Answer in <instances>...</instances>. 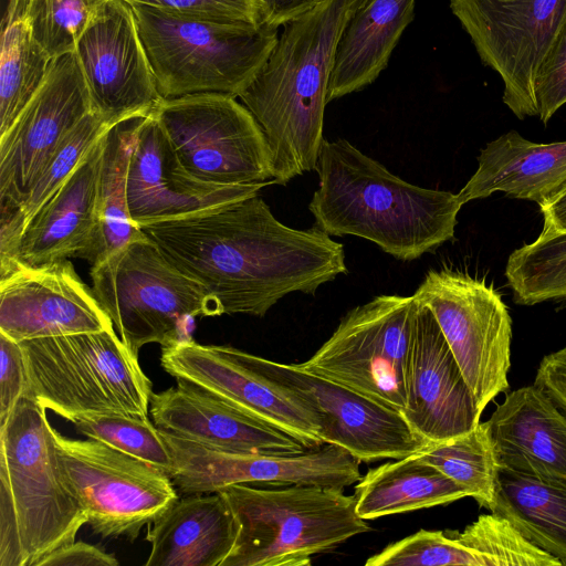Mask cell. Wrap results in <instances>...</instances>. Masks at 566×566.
Listing matches in <instances>:
<instances>
[{"instance_id": "cb8c5ba5", "label": "cell", "mask_w": 566, "mask_h": 566, "mask_svg": "<svg viewBox=\"0 0 566 566\" xmlns=\"http://www.w3.org/2000/svg\"><path fill=\"white\" fill-rule=\"evenodd\" d=\"M105 135L31 219L18 245V265L88 260L96 234L97 179Z\"/></svg>"}, {"instance_id": "7402d4cb", "label": "cell", "mask_w": 566, "mask_h": 566, "mask_svg": "<svg viewBox=\"0 0 566 566\" xmlns=\"http://www.w3.org/2000/svg\"><path fill=\"white\" fill-rule=\"evenodd\" d=\"M149 413L159 429L220 451L295 455L308 450L284 431L184 379L153 392Z\"/></svg>"}, {"instance_id": "d590c367", "label": "cell", "mask_w": 566, "mask_h": 566, "mask_svg": "<svg viewBox=\"0 0 566 566\" xmlns=\"http://www.w3.org/2000/svg\"><path fill=\"white\" fill-rule=\"evenodd\" d=\"M108 0H28L33 36L54 59L73 52L76 43Z\"/></svg>"}, {"instance_id": "5bb4252c", "label": "cell", "mask_w": 566, "mask_h": 566, "mask_svg": "<svg viewBox=\"0 0 566 566\" xmlns=\"http://www.w3.org/2000/svg\"><path fill=\"white\" fill-rule=\"evenodd\" d=\"M161 367L303 443L324 444L321 420L298 394L256 370L247 352L224 345H202L192 338L161 347Z\"/></svg>"}, {"instance_id": "5b68a950", "label": "cell", "mask_w": 566, "mask_h": 566, "mask_svg": "<svg viewBox=\"0 0 566 566\" xmlns=\"http://www.w3.org/2000/svg\"><path fill=\"white\" fill-rule=\"evenodd\" d=\"M218 492L238 526L222 566H310L313 556L370 530L343 489L234 484Z\"/></svg>"}, {"instance_id": "83f0119b", "label": "cell", "mask_w": 566, "mask_h": 566, "mask_svg": "<svg viewBox=\"0 0 566 566\" xmlns=\"http://www.w3.org/2000/svg\"><path fill=\"white\" fill-rule=\"evenodd\" d=\"M366 521L446 505L469 496L458 483L416 453L370 469L354 489Z\"/></svg>"}, {"instance_id": "ffe728a7", "label": "cell", "mask_w": 566, "mask_h": 566, "mask_svg": "<svg viewBox=\"0 0 566 566\" xmlns=\"http://www.w3.org/2000/svg\"><path fill=\"white\" fill-rule=\"evenodd\" d=\"M272 184L214 185L196 179L179 164L154 112L140 116L127 174L128 208L139 228L256 196Z\"/></svg>"}, {"instance_id": "30bf717a", "label": "cell", "mask_w": 566, "mask_h": 566, "mask_svg": "<svg viewBox=\"0 0 566 566\" xmlns=\"http://www.w3.org/2000/svg\"><path fill=\"white\" fill-rule=\"evenodd\" d=\"M418 308L415 295L376 296L347 312L332 336L297 366L403 413Z\"/></svg>"}, {"instance_id": "60d3db41", "label": "cell", "mask_w": 566, "mask_h": 566, "mask_svg": "<svg viewBox=\"0 0 566 566\" xmlns=\"http://www.w3.org/2000/svg\"><path fill=\"white\" fill-rule=\"evenodd\" d=\"M116 557L85 542H73L44 556L38 566H117Z\"/></svg>"}, {"instance_id": "484cf974", "label": "cell", "mask_w": 566, "mask_h": 566, "mask_svg": "<svg viewBox=\"0 0 566 566\" xmlns=\"http://www.w3.org/2000/svg\"><path fill=\"white\" fill-rule=\"evenodd\" d=\"M478 161L458 193L462 205L496 191L541 205L566 186V140L537 144L510 130L486 144Z\"/></svg>"}, {"instance_id": "ab89813d", "label": "cell", "mask_w": 566, "mask_h": 566, "mask_svg": "<svg viewBox=\"0 0 566 566\" xmlns=\"http://www.w3.org/2000/svg\"><path fill=\"white\" fill-rule=\"evenodd\" d=\"M25 366L19 343L0 333V426L25 391Z\"/></svg>"}, {"instance_id": "9a60e30c", "label": "cell", "mask_w": 566, "mask_h": 566, "mask_svg": "<svg viewBox=\"0 0 566 566\" xmlns=\"http://www.w3.org/2000/svg\"><path fill=\"white\" fill-rule=\"evenodd\" d=\"M159 430L171 458L169 478L184 495L218 492L234 484L344 490L361 479L359 462L334 444L295 455L242 454L212 449Z\"/></svg>"}, {"instance_id": "44dd1931", "label": "cell", "mask_w": 566, "mask_h": 566, "mask_svg": "<svg viewBox=\"0 0 566 566\" xmlns=\"http://www.w3.org/2000/svg\"><path fill=\"white\" fill-rule=\"evenodd\" d=\"M403 417L428 443L471 431L479 422L472 391L433 314L419 303L407 364Z\"/></svg>"}, {"instance_id": "ba28073f", "label": "cell", "mask_w": 566, "mask_h": 566, "mask_svg": "<svg viewBox=\"0 0 566 566\" xmlns=\"http://www.w3.org/2000/svg\"><path fill=\"white\" fill-rule=\"evenodd\" d=\"M92 291L125 345L138 356L191 338L193 318L222 315L197 281L177 269L146 234L92 265Z\"/></svg>"}, {"instance_id": "ee69618b", "label": "cell", "mask_w": 566, "mask_h": 566, "mask_svg": "<svg viewBox=\"0 0 566 566\" xmlns=\"http://www.w3.org/2000/svg\"><path fill=\"white\" fill-rule=\"evenodd\" d=\"M544 223L541 233L566 232V186L555 197L539 205Z\"/></svg>"}, {"instance_id": "8992f818", "label": "cell", "mask_w": 566, "mask_h": 566, "mask_svg": "<svg viewBox=\"0 0 566 566\" xmlns=\"http://www.w3.org/2000/svg\"><path fill=\"white\" fill-rule=\"evenodd\" d=\"M25 391L46 410L74 422L91 413L148 418L151 380L114 327L19 343Z\"/></svg>"}, {"instance_id": "2e32d148", "label": "cell", "mask_w": 566, "mask_h": 566, "mask_svg": "<svg viewBox=\"0 0 566 566\" xmlns=\"http://www.w3.org/2000/svg\"><path fill=\"white\" fill-rule=\"evenodd\" d=\"M264 376L298 394L321 420L324 444L346 450L358 462L401 459L429 443L395 409L297 366L247 353Z\"/></svg>"}, {"instance_id": "7a4b0ae2", "label": "cell", "mask_w": 566, "mask_h": 566, "mask_svg": "<svg viewBox=\"0 0 566 566\" xmlns=\"http://www.w3.org/2000/svg\"><path fill=\"white\" fill-rule=\"evenodd\" d=\"M364 1L323 0L284 23L266 61L239 95L265 135L276 185L315 168L338 41Z\"/></svg>"}, {"instance_id": "6da1fadb", "label": "cell", "mask_w": 566, "mask_h": 566, "mask_svg": "<svg viewBox=\"0 0 566 566\" xmlns=\"http://www.w3.org/2000/svg\"><path fill=\"white\" fill-rule=\"evenodd\" d=\"M140 229L221 314L263 317L287 294H314L348 272L340 243L317 226L283 224L259 195Z\"/></svg>"}, {"instance_id": "603a6c76", "label": "cell", "mask_w": 566, "mask_h": 566, "mask_svg": "<svg viewBox=\"0 0 566 566\" xmlns=\"http://www.w3.org/2000/svg\"><path fill=\"white\" fill-rule=\"evenodd\" d=\"M488 422L500 470L566 480V412L543 388L509 392Z\"/></svg>"}, {"instance_id": "1f68e13d", "label": "cell", "mask_w": 566, "mask_h": 566, "mask_svg": "<svg viewBox=\"0 0 566 566\" xmlns=\"http://www.w3.org/2000/svg\"><path fill=\"white\" fill-rule=\"evenodd\" d=\"M28 0H8L1 23L0 137L43 83L52 57L33 36Z\"/></svg>"}, {"instance_id": "836d02e7", "label": "cell", "mask_w": 566, "mask_h": 566, "mask_svg": "<svg viewBox=\"0 0 566 566\" xmlns=\"http://www.w3.org/2000/svg\"><path fill=\"white\" fill-rule=\"evenodd\" d=\"M505 276L517 304L566 300V232L539 233L514 250Z\"/></svg>"}, {"instance_id": "74e56055", "label": "cell", "mask_w": 566, "mask_h": 566, "mask_svg": "<svg viewBox=\"0 0 566 566\" xmlns=\"http://www.w3.org/2000/svg\"><path fill=\"white\" fill-rule=\"evenodd\" d=\"M168 12L227 23H263V0H125Z\"/></svg>"}, {"instance_id": "3957f363", "label": "cell", "mask_w": 566, "mask_h": 566, "mask_svg": "<svg viewBox=\"0 0 566 566\" xmlns=\"http://www.w3.org/2000/svg\"><path fill=\"white\" fill-rule=\"evenodd\" d=\"M314 170L318 187L308 205L328 235L371 241L412 261L454 239L458 193L400 179L346 139H324Z\"/></svg>"}, {"instance_id": "f35d334b", "label": "cell", "mask_w": 566, "mask_h": 566, "mask_svg": "<svg viewBox=\"0 0 566 566\" xmlns=\"http://www.w3.org/2000/svg\"><path fill=\"white\" fill-rule=\"evenodd\" d=\"M534 92L537 116L546 124L566 104V20L542 61Z\"/></svg>"}, {"instance_id": "7bdbcfd3", "label": "cell", "mask_w": 566, "mask_h": 566, "mask_svg": "<svg viewBox=\"0 0 566 566\" xmlns=\"http://www.w3.org/2000/svg\"><path fill=\"white\" fill-rule=\"evenodd\" d=\"M263 23L280 28L323 0H263Z\"/></svg>"}, {"instance_id": "4fadbf2b", "label": "cell", "mask_w": 566, "mask_h": 566, "mask_svg": "<svg viewBox=\"0 0 566 566\" xmlns=\"http://www.w3.org/2000/svg\"><path fill=\"white\" fill-rule=\"evenodd\" d=\"M481 61L501 76L503 102L524 119L537 115V71L566 20V0H450Z\"/></svg>"}, {"instance_id": "8d00e7d4", "label": "cell", "mask_w": 566, "mask_h": 566, "mask_svg": "<svg viewBox=\"0 0 566 566\" xmlns=\"http://www.w3.org/2000/svg\"><path fill=\"white\" fill-rule=\"evenodd\" d=\"M366 566H448L465 565L464 556L450 533L420 530L389 544L370 556Z\"/></svg>"}, {"instance_id": "7c38bea8", "label": "cell", "mask_w": 566, "mask_h": 566, "mask_svg": "<svg viewBox=\"0 0 566 566\" xmlns=\"http://www.w3.org/2000/svg\"><path fill=\"white\" fill-rule=\"evenodd\" d=\"M433 314L482 413L509 389L512 319L485 280L449 269L430 270L413 293Z\"/></svg>"}, {"instance_id": "d6986e66", "label": "cell", "mask_w": 566, "mask_h": 566, "mask_svg": "<svg viewBox=\"0 0 566 566\" xmlns=\"http://www.w3.org/2000/svg\"><path fill=\"white\" fill-rule=\"evenodd\" d=\"M112 326L69 260L18 265L0 277V333L17 343Z\"/></svg>"}, {"instance_id": "8fae6325", "label": "cell", "mask_w": 566, "mask_h": 566, "mask_svg": "<svg viewBox=\"0 0 566 566\" xmlns=\"http://www.w3.org/2000/svg\"><path fill=\"white\" fill-rule=\"evenodd\" d=\"M153 112L179 164L196 179L214 185L272 180L265 135L235 97L208 93L161 98Z\"/></svg>"}, {"instance_id": "d4e9b609", "label": "cell", "mask_w": 566, "mask_h": 566, "mask_svg": "<svg viewBox=\"0 0 566 566\" xmlns=\"http://www.w3.org/2000/svg\"><path fill=\"white\" fill-rule=\"evenodd\" d=\"M234 515L219 492L178 499L153 523L145 566H222L235 544Z\"/></svg>"}, {"instance_id": "b9f144b4", "label": "cell", "mask_w": 566, "mask_h": 566, "mask_svg": "<svg viewBox=\"0 0 566 566\" xmlns=\"http://www.w3.org/2000/svg\"><path fill=\"white\" fill-rule=\"evenodd\" d=\"M534 384L566 412V346L543 357Z\"/></svg>"}, {"instance_id": "277c9868", "label": "cell", "mask_w": 566, "mask_h": 566, "mask_svg": "<svg viewBox=\"0 0 566 566\" xmlns=\"http://www.w3.org/2000/svg\"><path fill=\"white\" fill-rule=\"evenodd\" d=\"M86 515L60 468L46 409L23 395L0 426V566H38Z\"/></svg>"}, {"instance_id": "f546056e", "label": "cell", "mask_w": 566, "mask_h": 566, "mask_svg": "<svg viewBox=\"0 0 566 566\" xmlns=\"http://www.w3.org/2000/svg\"><path fill=\"white\" fill-rule=\"evenodd\" d=\"M140 116L117 123L105 135L97 179L96 234L87 260L92 265L145 235L132 219L127 200V174Z\"/></svg>"}, {"instance_id": "e0dca14e", "label": "cell", "mask_w": 566, "mask_h": 566, "mask_svg": "<svg viewBox=\"0 0 566 566\" xmlns=\"http://www.w3.org/2000/svg\"><path fill=\"white\" fill-rule=\"evenodd\" d=\"M91 112L75 51L52 59L43 83L0 137V210L22 205L60 144Z\"/></svg>"}, {"instance_id": "d6a6232c", "label": "cell", "mask_w": 566, "mask_h": 566, "mask_svg": "<svg viewBox=\"0 0 566 566\" xmlns=\"http://www.w3.org/2000/svg\"><path fill=\"white\" fill-rule=\"evenodd\" d=\"M462 486L482 507L494 502L500 467L488 421L450 440L429 443L416 453Z\"/></svg>"}, {"instance_id": "e575fe53", "label": "cell", "mask_w": 566, "mask_h": 566, "mask_svg": "<svg viewBox=\"0 0 566 566\" xmlns=\"http://www.w3.org/2000/svg\"><path fill=\"white\" fill-rule=\"evenodd\" d=\"M76 430L169 475L171 458L159 428L149 418L124 413H91L77 418Z\"/></svg>"}, {"instance_id": "ac0fdd59", "label": "cell", "mask_w": 566, "mask_h": 566, "mask_svg": "<svg viewBox=\"0 0 566 566\" xmlns=\"http://www.w3.org/2000/svg\"><path fill=\"white\" fill-rule=\"evenodd\" d=\"M92 111L109 124L150 113L161 101L132 6L108 0L76 43Z\"/></svg>"}, {"instance_id": "52a82bcc", "label": "cell", "mask_w": 566, "mask_h": 566, "mask_svg": "<svg viewBox=\"0 0 566 566\" xmlns=\"http://www.w3.org/2000/svg\"><path fill=\"white\" fill-rule=\"evenodd\" d=\"M129 4L163 98L208 93L239 97L279 36V28L269 24L218 22Z\"/></svg>"}, {"instance_id": "4dcf8cb0", "label": "cell", "mask_w": 566, "mask_h": 566, "mask_svg": "<svg viewBox=\"0 0 566 566\" xmlns=\"http://www.w3.org/2000/svg\"><path fill=\"white\" fill-rule=\"evenodd\" d=\"M113 126L99 114L88 113L60 144L22 205L12 211L1 210L0 276L18 265V245L31 219L69 179L94 144Z\"/></svg>"}, {"instance_id": "9c48e42d", "label": "cell", "mask_w": 566, "mask_h": 566, "mask_svg": "<svg viewBox=\"0 0 566 566\" xmlns=\"http://www.w3.org/2000/svg\"><path fill=\"white\" fill-rule=\"evenodd\" d=\"M63 479L102 538L135 542L179 499L163 470L94 439H72L53 428Z\"/></svg>"}, {"instance_id": "4316f807", "label": "cell", "mask_w": 566, "mask_h": 566, "mask_svg": "<svg viewBox=\"0 0 566 566\" xmlns=\"http://www.w3.org/2000/svg\"><path fill=\"white\" fill-rule=\"evenodd\" d=\"M416 0H365L338 41L327 103L371 84L412 21Z\"/></svg>"}, {"instance_id": "f1b7e54d", "label": "cell", "mask_w": 566, "mask_h": 566, "mask_svg": "<svg viewBox=\"0 0 566 566\" xmlns=\"http://www.w3.org/2000/svg\"><path fill=\"white\" fill-rule=\"evenodd\" d=\"M489 511L505 517L531 544L566 565V480L500 470Z\"/></svg>"}]
</instances>
